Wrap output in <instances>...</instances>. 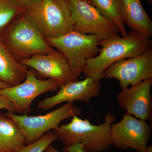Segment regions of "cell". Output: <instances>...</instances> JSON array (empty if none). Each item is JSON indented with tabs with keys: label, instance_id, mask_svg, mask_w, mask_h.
Returning a JSON list of instances; mask_svg holds the SVG:
<instances>
[{
	"label": "cell",
	"instance_id": "6da1fadb",
	"mask_svg": "<svg viewBox=\"0 0 152 152\" xmlns=\"http://www.w3.org/2000/svg\"><path fill=\"white\" fill-rule=\"evenodd\" d=\"M99 53L87 60L82 73L85 78L96 81L105 78L104 71L113 63L137 56L152 48L151 38L140 33L131 31L125 37L119 34L100 41Z\"/></svg>",
	"mask_w": 152,
	"mask_h": 152
},
{
	"label": "cell",
	"instance_id": "7a4b0ae2",
	"mask_svg": "<svg viewBox=\"0 0 152 152\" xmlns=\"http://www.w3.org/2000/svg\"><path fill=\"white\" fill-rule=\"evenodd\" d=\"M70 122L61 125L53 130L65 145L76 143L83 144L86 152H103L110 149L112 145L111 127L116 117L107 113L104 123L92 124L88 119L83 120L77 116L72 117Z\"/></svg>",
	"mask_w": 152,
	"mask_h": 152
},
{
	"label": "cell",
	"instance_id": "3957f363",
	"mask_svg": "<svg viewBox=\"0 0 152 152\" xmlns=\"http://www.w3.org/2000/svg\"><path fill=\"white\" fill-rule=\"evenodd\" d=\"M4 31L1 39L18 61L55 50L23 12L15 18Z\"/></svg>",
	"mask_w": 152,
	"mask_h": 152
},
{
	"label": "cell",
	"instance_id": "277c9868",
	"mask_svg": "<svg viewBox=\"0 0 152 152\" xmlns=\"http://www.w3.org/2000/svg\"><path fill=\"white\" fill-rule=\"evenodd\" d=\"M23 12L45 39L73 30L70 12L65 0H41L35 5L25 8Z\"/></svg>",
	"mask_w": 152,
	"mask_h": 152
},
{
	"label": "cell",
	"instance_id": "5b68a950",
	"mask_svg": "<svg viewBox=\"0 0 152 152\" xmlns=\"http://www.w3.org/2000/svg\"><path fill=\"white\" fill-rule=\"evenodd\" d=\"M46 40L51 47L56 48L64 56L72 72L78 77L87 60L94 58L99 52V40L96 36L74 30Z\"/></svg>",
	"mask_w": 152,
	"mask_h": 152
},
{
	"label": "cell",
	"instance_id": "8992f818",
	"mask_svg": "<svg viewBox=\"0 0 152 152\" xmlns=\"http://www.w3.org/2000/svg\"><path fill=\"white\" fill-rule=\"evenodd\" d=\"M74 31L96 36L99 42L119 35L115 24L88 1L67 0Z\"/></svg>",
	"mask_w": 152,
	"mask_h": 152
},
{
	"label": "cell",
	"instance_id": "52a82bcc",
	"mask_svg": "<svg viewBox=\"0 0 152 152\" xmlns=\"http://www.w3.org/2000/svg\"><path fill=\"white\" fill-rule=\"evenodd\" d=\"M81 113L80 109L75 106L74 102H71L67 103L45 115L30 116L9 112L5 114L18 125L24 135L26 145H27L39 140L49 131L54 129L63 120L79 115Z\"/></svg>",
	"mask_w": 152,
	"mask_h": 152
},
{
	"label": "cell",
	"instance_id": "ba28073f",
	"mask_svg": "<svg viewBox=\"0 0 152 152\" xmlns=\"http://www.w3.org/2000/svg\"><path fill=\"white\" fill-rule=\"evenodd\" d=\"M58 84L51 79L39 78L35 71L28 70L24 80L20 83L0 90V95L9 100L18 109V113L28 115L31 111L33 101L37 97L49 91H56Z\"/></svg>",
	"mask_w": 152,
	"mask_h": 152
},
{
	"label": "cell",
	"instance_id": "9c48e42d",
	"mask_svg": "<svg viewBox=\"0 0 152 152\" xmlns=\"http://www.w3.org/2000/svg\"><path fill=\"white\" fill-rule=\"evenodd\" d=\"M152 126L146 121L126 114L119 122L113 124L110 137L112 145L117 149H132L144 152L149 141Z\"/></svg>",
	"mask_w": 152,
	"mask_h": 152
},
{
	"label": "cell",
	"instance_id": "30bf717a",
	"mask_svg": "<svg viewBox=\"0 0 152 152\" xmlns=\"http://www.w3.org/2000/svg\"><path fill=\"white\" fill-rule=\"evenodd\" d=\"M104 74L105 78L117 79L122 88L152 79V48L137 56L113 63Z\"/></svg>",
	"mask_w": 152,
	"mask_h": 152
},
{
	"label": "cell",
	"instance_id": "8fae6325",
	"mask_svg": "<svg viewBox=\"0 0 152 152\" xmlns=\"http://www.w3.org/2000/svg\"><path fill=\"white\" fill-rule=\"evenodd\" d=\"M18 61L26 67L34 69L37 77L53 79L60 87L78 80V76L72 72L66 59L58 50L34 55Z\"/></svg>",
	"mask_w": 152,
	"mask_h": 152
},
{
	"label": "cell",
	"instance_id": "7c38bea8",
	"mask_svg": "<svg viewBox=\"0 0 152 152\" xmlns=\"http://www.w3.org/2000/svg\"><path fill=\"white\" fill-rule=\"evenodd\" d=\"M102 88L100 81L91 77L83 80L71 82L60 87L56 94L41 101L37 107L48 110L63 103L74 102L77 101L89 102L93 98L99 95Z\"/></svg>",
	"mask_w": 152,
	"mask_h": 152
},
{
	"label": "cell",
	"instance_id": "4fadbf2b",
	"mask_svg": "<svg viewBox=\"0 0 152 152\" xmlns=\"http://www.w3.org/2000/svg\"><path fill=\"white\" fill-rule=\"evenodd\" d=\"M152 79L143 81L131 88H122L117 95V100L121 107L128 115L147 121L151 119Z\"/></svg>",
	"mask_w": 152,
	"mask_h": 152
},
{
	"label": "cell",
	"instance_id": "5bb4252c",
	"mask_svg": "<svg viewBox=\"0 0 152 152\" xmlns=\"http://www.w3.org/2000/svg\"><path fill=\"white\" fill-rule=\"evenodd\" d=\"M125 24L132 31L151 38V19L144 10L140 0H121Z\"/></svg>",
	"mask_w": 152,
	"mask_h": 152
},
{
	"label": "cell",
	"instance_id": "9a60e30c",
	"mask_svg": "<svg viewBox=\"0 0 152 152\" xmlns=\"http://www.w3.org/2000/svg\"><path fill=\"white\" fill-rule=\"evenodd\" d=\"M28 70L14 57L0 37V82L12 86L23 81Z\"/></svg>",
	"mask_w": 152,
	"mask_h": 152
},
{
	"label": "cell",
	"instance_id": "2e32d148",
	"mask_svg": "<svg viewBox=\"0 0 152 152\" xmlns=\"http://www.w3.org/2000/svg\"><path fill=\"white\" fill-rule=\"evenodd\" d=\"M25 145L24 135L18 125L0 113V152H13Z\"/></svg>",
	"mask_w": 152,
	"mask_h": 152
},
{
	"label": "cell",
	"instance_id": "e0dca14e",
	"mask_svg": "<svg viewBox=\"0 0 152 152\" xmlns=\"http://www.w3.org/2000/svg\"><path fill=\"white\" fill-rule=\"evenodd\" d=\"M104 17L115 24L122 37L127 36L123 19L121 0H88Z\"/></svg>",
	"mask_w": 152,
	"mask_h": 152
},
{
	"label": "cell",
	"instance_id": "ac0fdd59",
	"mask_svg": "<svg viewBox=\"0 0 152 152\" xmlns=\"http://www.w3.org/2000/svg\"><path fill=\"white\" fill-rule=\"evenodd\" d=\"M24 10L15 0H0V34Z\"/></svg>",
	"mask_w": 152,
	"mask_h": 152
},
{
	"label": "cell",
	"instance_id": "d6986e66",
	"mask_svg": "<svg viewBox=\"0 0 152 152\" xmlns=\"http://www.w3.org/2000/svg\"><path fill=\"white\" fill-rule=\"evenodd\" d=\"M58 140L53 131H49L35 142L25 145L13 152H44L52 143Z\"/></svg>",
	"mask_w": 152,
	"mask_h": 152
},
{
	"label": "cell",
	"instance_id": "ffe728a7",
	"mask_svg": "<svg viewBox=\"0 0 152 152\" xmlns=\"http://www.w3.org/2000/svg\"><path fill=\"white\" fill-rule=\"evenodd\" d=\"M0 109H5L9 113H18V109L13 104L1 95H0Z\"/></svg>",
	"mask_w": 152,
	"mask_h": 152
},
{
	"label": "cell",
	"instance_id": "44dd1931",
	"mask_svg": "<svg viewBox=\"0 0 152 152\" xmlns=\"http://www.w3.org/2000/svg\"><path fill=\"white\" fill-rule=\"evenodd\" d=\"M63 149L64 152H86L84 148L83 144L80 143H76L69 145H64Z\"/></svg>",
	"mask_w": 152,
	"mask_h": 152
},
{
	"label": "cell",
	"instance_id": "7402d4cb",
	"mask_svg": "<svg viewBox=\"0 0 152 152\" xmlns=\"http://www.w3.org/2000/svg\"><path fill=\"white\" fill-rule=\"evenodd\" d=\"M15 1L18 3L20 5L25 8L27 7H30L38 4L40 1L41 0H15Z\"/></svg>",
	"mask_w": 152,
	"mask_h": 152
},
{
	"label": "cell",
	"instance_id": "603a6c76",
	"mask_svg": "<svg viewBox=\"0 0 152 152\" xmlns=\"http://www.w3.org/2000/svg\"><path fill=\"white\" fill-rule=\"evenodd\" d=\"M44 152H61L57 150L56 149L54 148L51 145H50L48 148L46 149Z\"/></svg>",
	"mask_w": 152,
	"mask_h": 152
},
{
	"label": "cell",
	"instance_id": "cb8c5ba5",
	"mask_svg": "<svg viewBox=\"0 0 152 152\" xmlns=\"http://www.w3.org/2000/svg\"><path fill=\"white\" fill-rule=\"evenodd\" d=\"M10 86H10V85L6 83L0 82V90Z\"/></svg>",
	"mask_w": 152,
	"mask_h": 152
},
{
	"label": "cell",
	"instance_id": "d4e9b609",
	"mask_svg": "<svg viewBox=\"0 0 152 152\" xmlns=\"http://www.w3.org/2000/svg\"><path fill=\"white\" fill-rule=\"evenodd\" d=\"M144 152H152V146L151 145L147 146L146 149L145 150Z\"/></svg>",
	"mask_w": 152,
	"mask_h": 152
},
{
	"label": "cell",
	"instance_id": "484cf974",
	"mask_svg": "<svg viewBox=\"0 0 152 152\" xmlns=\"http://www.w3.org/2000/svg\"><path fill=\"white\" fill-rule=\"evenodd\" d=\"M84 1H88V0H84Z\"/></svg>",
	"mask_w": 152,
	"mask_h": 152
},
{
	"label": "cell",
	"instance_id": "4316f807",
	"mask_svg": "<svg viewBox=\"0 0 152 152\" xmlns=\"http://www.w3.org/2000/svg\"><path fill=\"white\" fill-rule=\"evenodd\" d=\"M65 1H67V0H65Z\"/></svg>",
	"mask_w": 152,
	"mask_h": 152
}]
</instances>
